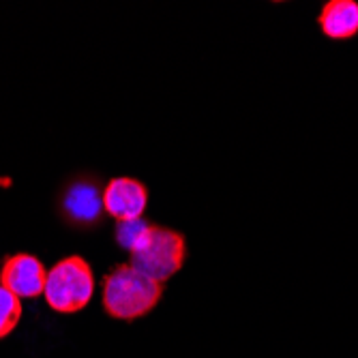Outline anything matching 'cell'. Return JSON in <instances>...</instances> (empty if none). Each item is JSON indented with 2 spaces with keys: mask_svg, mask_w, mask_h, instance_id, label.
I'll return each instance as SVG.
<instances>
[{
  "mask_svg": "<svg viewBox=\"0 0 358 358\" xmlns=\"http://www.w3.org/2000/svg\"><path fill=\"white\" fill-rule=\"evenodd\" d=\"M150 227L152 223L144 221L142 217L140 219H131V221H116V232H114V238L116 243L127 249L129 253L138 251L144 241L148 238L150 234Z\"/></svg>",
  "mask_w": 358,
  "mask_h": 358,
  "instance_id": "cell-8",
  "label": "cell"
},
{
  "mask_svg": "<svg viewBox=\"0 0 358 358\" xmlns=\"http://www.w3.org/2000/svg\"><path fill=\"white\" fill-rule=\"evenodd\" d=\"M185 259H187L185 234L172 230V227L152 225L144 245L131 253L129 264L142 275L159 283H166L185 266Z\"/></svg>",
  "mask_w": 358,
  "mask_h": 358,
  "instance_id": "cell-3",
  "label": "cell"
},
{
  "mask_svg": "<svg viewBox=\"0 0 358 358\" xmlns=\"http://www.w3.org/2000/svg\"><path fill=\"white\" fill-rule=\"evenodd\" d=\"M161 296H164V283L142 275L129 262L114 266L103 277L101 305L112 320H140L155 311Z\"/></svg>",
  "mask_w": 358,
  "mask_h": 358,
  "instance_id": "cell-1",
  "label": "cell"
},
{
  "mask_svg": "<svg viewBox=\"0 0 358 358\" xmlns=\"http://www.w3.org/2000/svg\"><path fill=\"white\" fill-rule=\"evenodd\" d=\"M320 32L331 41H350L358 35L356 0H329L317 15Z\"/></svg>",
  "mask_w": 358,
  "mask_h": 358,
  "instance_id": "cell-6",
  "label": "cell"
},
{
  "mask_svg": "<svg viewBox=\"0 0 358 358\" xmlns=\"http://www.w3.org/2000/svg\"><path fill=\"white\" fill-rule=\"evenodd\" d=\"M22 320V301L0 285V339H7Z\"/></svg>",
  "mask_w": 358,
  "mask_h": 358,
  "instance_id": "cell-9",
  "label": "cell"
},
{
  "mask_svg": "<svg viewBox=\"0 0 358 358\" xmlns=\"http://www.w3.org/2000/svg\"><path fill=\"white\" fill-rule=\"evenodd\" d=\"M48 268L39 257L30 253L9 255L3 268H0V285L9 289L20 301L24 299H39L45 289Z\"/></svg>",
  "mask_w": 358,
  "mask_h": 358,
  "instance_id": "cell-4",
  "label": "cell"
},
{
  "mask_svg": "<svg viewBox=\"0 0 358 358\" xmlns=\"http://www.w3.org/2000/svg\"><path fill=\"white\" fill-rule=\"evenodd\" d=\"M148 204V189L131 176H116L103 189V210L116 221L140 219Z\"/></svg>",
  "mask_w": 358,
  "mask_h": 358,
  "instance_id": "cell-5",
  "label": "cell"
},
{
  "mask_svg": "<svg viewBox=\"0 0 358 358\" xmlns=\"http://www.w3.org/2000/svg\"><path fill=\"white\" fill-rule=\"evenodd\" d=\"M62 208L73 223L92 225L103 213V191L90 180H78L64 193Z\"/></svg>",
  "mask_w": 358,
  "mask_h": 358,
  "instance_id": "cell-7",
  "label": "cell"
},
{
  "mask_svg": "<svg viewBox=\"0 0 358 358\" xmlns=\"http://www.w3.org/2000/svg\"><path fill=\"white\" fill-rule=\"evenodd\" d=\"M94 294V275L82 255H67L48 271L43 296L52 311L71 315L88 307Z\"/></svg>",
  "mask_w": 358,
  "mask_h": 358,
  "instance_id": "cell-2",
  "label": "cell"
}]
</instances>
